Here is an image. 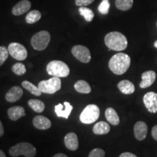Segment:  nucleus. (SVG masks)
<instances>
[{
	"label": "nucleus",
	"mask_w": 157,
	"mask_h": 157,
	"mask_svg": "<svg viewBox=\"0 0 157 157\" xmlns=\"http://www.w3.org/2000/svg\"><path fill=\"white\" fill-rule=\"evenodd\" d=\"M130 63V57L125 53L119 52L115 54L110 59L109 67L113 74L117 75H121L129 69Z\"/></svg>",
	"instance_id": "1"
},
{
	"label": "nucleus",
	"mask_w": 157,
	"mask_h": 157,
	"mask_svg": "<svg viewBox=\"0 0 157 157\" xmlns=\"http://www.w3.org/2000/svg\"><path fill=\"white\" fill-rule=\"evenodd\" d=\"M104 42L109 50L118 52L124 50L128 44L126 36L118 31H112L106 34Z\"/></svg>",
	"instance_id": "2"
},
{
	"label": "nucleus",
	"mask_w": 157,
	"mask_h": 157,
	"mask_svg": "<svg viewBox=\"0 0 157 157\" xmlns=\"http://www.w3.org/2000/svg\"><path fill=\"white\" fill-rule=\"evenodd\" d=\"M48 74L57 77H66L69 75L70 70L68 65L60 60H52L47 66Z\"/></svg>",
	"instance_id": "3"
},
{
	"label": "nucleus",
	"mask_w": 157,
	"mask_h": 157,
	"mask_svg": "<svg viewBox=\"0 0 157 157\" xmlns=\"http://www.w3.org/2000/svg\"><path fill=\"white\" fill-rule=\"evenodd\" d=\"M10 154L13 157L25 156V157H34L36 154V150L31 143H20L11 147L9 150Z\"/></svg>",
	"instance_id": "4"
},
{
	"label": "nucleus",
	"mask_w": 157,
	"mask_h": 157,
	"mask_svg": "<svg viewBox=\"0 0 157 157\" xmlns=\"http://www.w3.org/2000/svg\"><path fill=\"white\" fill-rule=\"evenodd\" d=\"M50 34L47 31H41L36 33L31 39V46L34 50L42 51L47 48L50 42Z\"/></svg>",
	"instance_id": "5"
},
{
	"label": "nucleus",
	"mask_w": 157,
	"mask_h": 157,
	"mask_svg": "<svg viewBox=\"0 0 157 157\" xmlns=\"http://www.w3.org/2000/svg\"><path fill=\"white\" fill-rule=\"evenodd\" d=\"M100 117V109L98 106L94 104L88 105L84 108L80 114V121L83 124H90L98 120Z\"/></svg>",
	"instance_id": "6"
},
{
	"label": "nucleus",
	"mask_w": 157,
	"mask_h": 157,
	"mask_svg": "<svg viewBox=\"0 0 157 157\" xmlns=\"http://www.w3.org/2000/svg\"><path fill=\"white\" fill-rule=\"evenodd\" d=\"M38 87L42 93L54 94L61 88V81L59 77L54 76L48 80H43L39 82Z\"/></svg>",
	"instance_id": "7"
},
{
	"label": "nucleus",
	"mask_w": 157,
	"mask_h": 157,
	"mask_svg": "<svg viewBox=\"0 0 157 157\" xmlns=\"http://www.w3.org/2000/svg\"><path fill=\"white\" fill-rule=\"evenodd\" d=\"M9 54L17 60H23L28 56L26 49L21 44L12 42L8 46Z\"/></svg>",
	"instance_id": "8"
},
{
	"label": "nucleus",
	"mask_w": 157,
	"mask_h": 157,
	"mask_svg": "<svg viewBox=\"0 0 157 157\" xmlns=\"http://www.w3.org/2000/svg\"><path fill=\"white\" fill-rule=\"evenodd\" d=\"M71 52L73 56L84 63H87L91 60V54L89 49L82 45H75L71 49Z\"/></svg>",
	"instance_id": "9"
},
{
	"label": "nucleus",
	"mask_w": 157,
	"mask_h": 157,
	"mask_svg": "<svg viewBox=\"0 0 157 157\" xmlns=\"http://www.w3.org/2000/svg\"><path fill=\"white\" fill-rule=\"evenodd\" d=\"M143 103L150 113H157V93L148 92L143 96Z\"/></svg>",
	"instance_id": "10"
},
{
	"label": "nucleus",
	"mask_w": 157,
	"mask_h": 157,
	"mask_svg": "<svg viewBox=\"0 0 157 157\" xmlns=\"http://www.w3.org/2000/svg\"><path fill=\"white\" fill-rule=\"evenodd\" d=\"M134 134L137 140L142 141L146 139L148 134V126L144 121H139L134 126Z\"/></svg>",
	"instance_id": "11"
},
{
	"label": "nucleus",
	"mask_w": 157,
	"mask_h": 157,
	"mask_svg": "<svg viewBox=\"0 0 157 157\" xmlns=\"http://www.w3.org/2000/svg\"><path fill=\"white\" fill-rule=\"evenodd\" d=\"M73 106L68 102H64L63 104L58 103L55 106V111L58 117H63L68 119L71 112Z\"/></svg>",
	"instance_id": "12"
},
{
	"label": "nucleus",
	"mask_w": 157,
	"mask_h": 157,
	"mask_svg": "<svg viewBox=\"0 0 157 157\" xmlns=\"http://www.w3.org/2000/svg\"><path fill=\"white\" fill-rule=\"evenodd\" d=\"M141 78H142V82L140 83V87L145 89L151 86L154 83L156 78V74L154 71H148L143 72L141 75Z\"/></svg>",
	"instance_id": "13"
},
{
	"label": "nucleus",
	"mask_w": 157,
	"mask_h": 157,
	"mask_svg": "<svg viewBox=\"0 0 157 157\" xmlns=\"http://www.w3.org/2000/svg\"><path fill=\"white\" fill-rule=\"evenodd\" d=\"M31 3L29 0H21L18 3L16 4L12 10V13L14 15H21L27 13L31 9Z\"/></svg>",
	"instance_id": "14"
},
{
	"label": "nucleus",
	"mask_w": 157,
	"mask_h": 157,
	"mask_svg": "<svg viewBox=\"0 0 157 157\" xmlns=\"http://www.w3.org/2000/svg\"><path fill=\"white\" fill-rule=\"evenodd\" d=\"M23 90L20 87L15 86L7 92L5 95V99L6 101L10 102V103H14V102H16L21 99L23 96Z\"/></svg>",
	"instance_id": "15"
},
{
	"label": "nucleus",
	"mask_w": 157,
	"mask_h": 157,
	"mask_svg": "<svg viewBox=\"0 0 157 157\" xmlns=\"http://www.w3.org/2000/svg\"><path fill=\"white\" fill-rule=\"evenodd\" d=\"M65 146L71 151L77 150L78 147V137L75 133L69 132L65 136L64 138Z\"/></svg>",
	"instance_id": "16"
},
{
	"label": "nucleus",
	"mask_w": 157,
	"mask_h": 157,
	"mask_svg": "<svg viewBox=\"0 0 157 157\" xmlns=\"http://www.w3.org/2000/svg\"><path fill=\"white\" fill-rule=\"evenodd\" d=\"M33 124L36 129H48L52 126V123L49 120L47 117H43V116H36L33 119Z\"/></svg>",
	"instance_id": "17"
},
{
	"label": "nucleus",
	"mask_w": 157,
	"mask_h": 157,
	"mask_svg": "<svg viewBox=\"0 0 157 157\" xmlns=\"http://www.w3.org/2000/svg\"><path fill=\"white\" fill-rule=\"evenodd\" d=\"M117 87L121 93L124 95H130L134 93L135 90L134 84L126 79L119 82V84H117Z\"/></svg>",
	"instance_id": "18"
},
{
	"label": "nucleus",
	"mask_w": 157,
	"mask_h": 157,
	"mask_svg": "<svg viewBox=\"0 0 157 157\" xmlns=\"http://www.w3.org/2000/svg\"><path fill=\"white\" fill-rule=\"evenodd\" d=\"M8 117L11 120L17 121L20 118L24 117L25 115V109L21 106H14L10 108L7 111Z\"/></svg>",
	"instance_id": "19"
},
{
	"label": "nucleus",
	"mask_w": 157,
	"mask_h": 157,
	"mask_svg": "<svg viewBox=\"0 0 157 157\" xmlns=\"http://www.w3.org/2000/svg\"><path fill=\"white\" fill-rule=\"evenodd\" d=\"M105 116L107 121L112 125L117 126V125L119 124V122H120V119H119V115H118L117 111H116L113 108H108V109L105 110Z\"/></svg>",
	"instance_id": "20"
},
{
	"label": "nucleus",
	"mask_w": 157,
	"mask_h": 157,
	"mask_svg": "<svg viewBox=\"0 0 157 157\" xmlns=\"http://www.w3.org/2000/svg\"><path fill=\"white\" fill-rule=\"evenodd\" d=\"M109 124L105 121H99L94 125L93 131V133L95 135H105L110 132Z\"/></svg>",
	"instance_id": "21"
},
{
	"label": "nucleus",
	"mask_w": 157,
	"mask_h": 157,
	"mask_svg": "<svg viewBox=\"0 0 157 157\" xmlns=\"http://www.w3.org/2000/svg\"><path fill=\"white\" fill-rule=\"evenodd\" d=\"M74 88L78 93L82 94H88L91 93V87L87 82L84 80H79L74 84Z\"/></svg>",
	"instance_id": "22"
},
{
	"label": "nucleus",
	"mask_w": 157,
	"mask_h": 157,
	"mask_svg": "<svg viewBox=\"0 0 157 157\" xmlns=\"http://www.w3.org/2000/svg\"><path fill=\"white\" fill-rule=\"evenodd\" d=\"M28 104L31 109H32L35 112L37 113L43 112L45 108L44 103L42 101H39V100L31 99L30 101H29Z\"/></svg>",
	"instance_id": "23"
},
{
	"label": "nucleus",
	"mask_w": 157,
	"mask_h": 157,
	"mask_svg": "<svg viewBox=\"0 0 157 157\" xmlns=\"http://www.w3.org/2000/svg\"><path fill=\"white\" fill-rule=\"evenodd\" d=\"M41 17H42V15H41L40 12L34 10L29 12L25 17V21L29 24H33V23L38 22L41 19Z\"/></svg>",
	"instance_id": "24"
},
{
	"label": "nucleus",
	"mask_w": 157,
	"mask_h": 157,
	"mask_svg": "<svg viewBox=\"0 0 157 157\" xmlns=\"http://www.w3.org/2000/svg\"><path fill=\"white\" fill-rule=\"evenodd\" d=\"M115 5L117 9L121 11H127L132 8L133 0H116Z\"/></svg>",
	"instance_id": "25"
},
{
	"label": "nucleus",
	"mask_w": 157,
	"mask_h": 157,
	"mask_svg": "<svg viewBox=\"0 0 157 157\" xmlns=\"http://www.w3.org/2000/svg\"><path fill=\"white\" fill-rule=\"evenodd\" d=\"M78 12H79V14L84 17L87 22H91L95 16L93 11L86 7H79Z\"/></svg>",
	"instance_id": "26"
},
{
	"label": "nucleus",
	"mask_w": 157,
	"mask_h": 157,
	"mask_svg": "<svg viewBox=\"0 0 157 157\" xmlns=\"http://www.w3.org/2000/svg\"><path fill=\"white\" fill-rule=\"evenodd\" d=\"M22 86L23 87H24L25 89H26L28 91L30 92L31 94L36 95V96H40L42 95V92L39 89V87H36L34 84L31 83L30 82L28 81H23L22 82Z\"/></svg>",
	"instance_id": "27"
},
{
	"label": "nucleus",
	"mask_w": 157,
	"mask_h": 157,
	"mask_svg": "<svg viewBox=\"0 0 157 157\" xmlns=\"http://www.w3.org/2000/svg\"><path fill=\"white\" fill-rule=\"evenodd\" d=\"M12 71L16 75L22 76L26 72V68H25L24 64L21 63H15L13 66Z\"/></svg>",
	"instance_id": "28"
},
{
	"label": "nucleus",
	"mask_w": 157,
	"mask_h": 157,
	"mask_svg": "<svg viewBox=\"0 0 157 157\" xmlns=\"http://www.w3.org/2000/svg\"><path fill=\"white\" fill-rule=\"evenodd\" d=\"M110 8V3L109 0H103L98 7V10L103 15H106L109 13Z\"/></svg>",
	"instance_id": "29"
},
{
	"label": "nucleus",
	"mask_w": 157,
	"mask_h": 157,
	"mask_svg": "<svg viewBox=\"0 0 157 157\" xmlns=\"http://www.w3.org/2000/svg\"><path fill=\"white\" fill-rule=\"evenodd\" d=\"M9 56L8 48L5 46L0 47V66H2Z\"/></svg>",
	"instance_id": "30"
},
{
	"label": "nucleus",
	"mask_w": 157,
	"mask_h": 157,
	"mask_svg": "<svg viewBox=\"0 0 157 157\" xmlns=\"http://www.w3.org/2000/svg\"><path fill=\"white\" fill-rule=\"evenodd\" d=\"M105 156V151L103 149L97 148H94L90 151L88 157H104Z\"/></svg>",
	"instance_id": "31"
},
{
	"label": "nucleus",
	"mask_w": 157,
	"mask_h": 157,
	"mask_svg": "<svg viewBox=\"0 0 157 157\" xmlns=\"http://www.w3.org/2000/svg\"><path fill=\"white\" fill-rule=\"evenodd\" d=\"M95 0H75V4L76 6L78 7H84V6H87L93 2Z\"/></svg>",
	"instance_id": "32"
},
{
	"label": "nucleus",
	"mask_w": 157,
	"mask_h": 157,
	"mask_svg": "<svg viewBox=\"0 0 157 157\" xmlns=\"http://www.w3.org/2000/svg\"><path fill=\"white\" fill-rule=\"evenodd\" d=\"M151 135L153 138H154L155 140L157 141V124L153 127V128L151 129Z\"/></svg>",
	"instance_id": "33"
},
{
	"label": "nucleus",
	"mask_w": 157,
	"mask_h": 157,
	"mask_svg": "<svg viewBox=\"0 0 157 157\" xmlns=\"http://www.w3.org/2000/svg\"><path fill=\"white\" fill-rule=\"evenodd\" d=\"M119 157H137V156L136 155L133 154L130 152H124V153H122V154H121Z\"/></svg>",
	"instance_id": "34"
},
{
	"label": "nucleus",
	"mask_w": 157,
	"mask_h": 157,
	"mask_svg": "<svg viewBox=\"0 0 157 157\" xmlns=\"http://www.w3.org/2000/svg\"><path fill=\"white\" fill-rule=\"evenodd\" d=\"M4 135V128H3V125L2 124L1 121H0V137H2Z\"/></svg>",
	"instance_id": "35"
},
{
	"label": "nucleus",
	"mask_w": 157,
	"mask_h": 157,
	"mask_svg": "<svg viewBox=\"0 0 157 157\" xmlns=\"http://www.w3.org/2000/svg\"><path fill=\"white\" fill-rule=\"evenodd\" d=\"M53 157H68L66 154H57L53 156Z\"/></svg>",
	"instance_id": "36"
},
{
	"label": "nucleus",
	"mask_w": 157,
	"mask_h": 157,
	"mask_svg": "<svg viewBox=\"0 0 157 157\" xmlns=\"http://www.w3.org/2000/svg\"><path fill=\"white\" fill-rule=\"evenodd\" d=\"M0 157H6L5 153H4L2 150H0Z\"/></svg>",
	"instance_id": "37"
},
{
	"label": "nucleus",
	"mask_w": 157,
	"mask_h": 157,
	"mask_svg": "<svg viewBox=\"0 0 157 157\" xmlns=\"http://www.w3.org/2000/svg\"><path fill=\"white\" fill-rule=\"evenodd\" d=\"M154 47H155V48H157V40L156 41V42H154Z\"/></svg>",
	"instance_id": "38"
},
{
	"label": "nucleus",
	"mask_w": 157,
	"mask_h": 157,
	"mask_svg": "<svg viewBox=\"0 0 157 157\" xmlns=\"http://www.w3.org/2000/svg\"><path fill=\"white\" fill-rule=\"evenodd\" d=\"M156 25H157V23H156Z\"/></svg>",
	"instance_id": "39"
}]
</instances>
